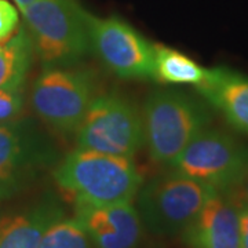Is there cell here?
<instances>
[{"mask_svg":"<svg viewBox=\"0 0 248 248\" xmlns=\"http://www.w3.org/2000/svg\"><path fill=\"white\" fill-rule=\"evenodd\" d=\"M78 148L133 157L145 145L142 112L119 94L97 95L76 131Z\"/></svg>","mask_w":248,"mask_h":248,"instance_id":"cell-6","label":"cell"},{"mask_svg":"<svg viewBox=\"0 0 248 248\" xmlns=\"http://www.w3.org/2000/svg\"><path fill=\"white\" fill-rule=\"evenodd\" d=\"M182 237L189 248H243L239 204L225 192H215Z\"/></svg>","mask_w":248,"mask_h":248,"instance_id":"cell-10","label":"cell"},{"mask_svg":"<svg viewBox=\"0 0 248 248\" xmlns=\"http://www.w3.org/2000/svg\"><path fill=\"white\" fill-rule=\"evenodd\" d=\"M205 68L181 51L155 45V80L167 84H192L203 81Z\"/></svg>","mask_w":248,"mask_h":248,"instance_id":"cell-15","label":"cell"},{"mask_svg":"<svg viewBox=\"0 0 248 248\" xmlns=\"http://www.w3.org/2000/svg\"><path fill=\"white\" fill-rule=\"evenodd\" d=\"M53 157L48 142L17 124H0V189L6 195L16 190L25 171Z\"/></svg>","mask_w":248,"mask_h":248,"instance_id":"cell-11","label":"cell"},{"mask_svg":"<svg viewBox=\"0 0 248 248\" xmlns=\"http://www.w3.org/2000/svg\"><path fill=\"white\" fill-rule=\"evenodd\" d=\"M239 217L241 246L243 248H248V199L239 204Z\"/></svg>","mask_w":248,"mask_h":248,"instance_id":"cell-19","label":"cell"},{"mask_svg":"<svg viewBox=\"0 0 248 248\" xmlns=\"http://www.w3.org/2000/svg\"><path fill=\"white\" fill-rule=\"evenodd\" d=\"M33 47L25 29L0 43V90L18 89L27 76Z\"/></svg>","mask_w":248,"mask_h":248,"instance_id":"cell-14","label":"cell"},{"mask_svg":"<svg viewBox=\"0 0 248 248\" xmlns=\"http://www.w3.org/2000/svg\"><path fill=\"white\" fill-rule=\"evenodd\" d=\"M145 145L153 161L171 166L186 146L210 127L203 101L178 90H156L142 109Z\"/></svg>","mask_w":248,"mask_h":248,"instance_id":"cell-2","label":"cell"},{"mask_svg":"<svg viewBox=\"0 0 248 248\" xmlns=\"http://www.w3.org/2000/svg\"><path fill=\"white\" fill-rule=\"evenodd\" d=\"M24 98L21 89L0 90V124L10 122L21 112Z\"/></svg>","mask_w":248,"mask_h":248,"instance_id":"cell-17","label":"cell"},{"mask_svg":"<svg viewBox=\"0 0 248 248\" xmlns=\"http://www.w3.org/2000/svg\"><path fill=\"white\" fill-rule=\"evenodd\" d=\"M58 187L75 204L131 203L142 185L133 157L76 148L54 170Z\"/></svg>","mask_w":248,"mask_h":248,"instance_id":"cell-1","label":"cell"},{"mask_svg":"<svg viewBox=\"0 0 248 248\" xmlns=\"http://www.w3.org/2000/svg\"><path fill=\"white\" fill-rule=\"evenodd\" d=\"M93 73L73 66L46 68L32 89L37 116L55 131L76 133L97 98Z\"/></svg>","mask_w":248,"mask_h":248,"instance_id":"cell-5","label":"cell"},{"mask_svg":"<svg viewBox=\"0 0 248 248\" xmlns=\"http://www.w3.org/2000/svg\"><path fill=\"white\" fill-rule=\"evenodd\" d=\"M244 184V190H246V197L248 199V177L246 178V181L243 182Z\"/></svg>","mask_w":248,"mask_h":248,"instance_id":"cell-21","label":"cell"},{"mask_svg":"<svg viewBox=\"0 0 248 248\" xmlns=\"http://www.w3.org/2000/svg\"><path fill=\"white\" fill-rule=\"evenodd\" d=\"M196 87L233 127L248 133V76L231 68L215 66L205 71L203 81Z\"/></svg>","mask_w":248,"mask_h":248,"instance_id":"cell-12","label":"cell"},{"mask_svg":"<svg viewBox=\"0 0 248 248\" xmlns=\"http://www.w3.org/2000/svg\"><path fill=\"white\" fill-rule=\"evenodd\" d=\"M4 196H6V193H4V192H3V190L0 189V199H1V197H4Z\"/></svg>","mask_w":248,"mask_h":248,"instance_id":"cell-22","label":"cell"},{"mask_svg":"<svg viewBox=\"0 0 248 248\" xmlns=\"http://www.w3.org/2000/svg\"><path fill=\"white\" fill-rule=\"evenodd\" d=\"M91 48L108 69L123 79H155V45L120 18L89 13Z\"/></svg>","mask_w":248,"mask_h":248,"instance_id":"cell-8","label":"cell"},{"mask_svg":"<svg viewBox=\"0 0 248 248\" xmlns=\"http://www.w3.org/2000/svg\"><path fill=\"white\" fill-rule=\"evenodd\" d=\"M171 169L225 192L248 177V146L225 131L208 127L186 146Z\"/></svg>","mask_w":248,"mask_h":248,"instance_id":"cell-7","label":"cell"},{"mask_svg":"<svg viewBox=\"0 0 248 248\" xmlns=\"http://www.w3.org/2000/svg\"><path fill=\"white\" fill-rule=\"evenodd\" d=\"M218 192L175 170L151 178L138 190V214L153 233H182Z\"/></svg>","mask_w":248,"mask_h":248,"instance_id":"cell-4","label":"cell"},{"mask_svg":"<svg viewBox=\"0 0 248 248\" xmlns=\"http://www.w3.org/2000/svg\"><path fill=\"white\" fill-rule=\"evenodd\" d=\"M33 51L47 68L73 66L91 50L89 13L75 0H36L21 10Z\"/></svg>","mask_w":248,"mask_h":248,"instance_id":"cell-3","label":"cell"},{"mask_svg":"<svg viewBox=\"0 0 248 248\" xmlns=\"http://www.w3.org/2000/svg\"><path fill=\"white\" fill-rule=\"evenodd\" d=\"M18 25V13L7 0H0V43L9 40Z\"/></svg>","mask_w":248,"mask_h":248,"instance_id":"cell-18","label":"cell"},{"mask_svg":"<svg viewBox=\"0 0 248 248\" xmlns=\"http://www.w3.org/2000/svg\"><path fill=\"white\" fill-rule=\"evenodd\" d=\"M16 3H17L18 9L19 10H24L25 7H28L29 4H32L33 1H36V0H14Z\"/></svg>","mask_w":248,"mask_h":248,"instance_id":"cell-20","label":"cell"},{"mask_svg":"<svg viewBox=\"0 0 248 248\" xmlns=\"http://www.w3.org/2000/svg\"><path fill=\"white\" fill-rule=\"evenodd\" d=\"M63 218L61 205L45 202L27 213L0 219V248H39L47 229Z\"/></svg>","mask_w":248,"mask_h":248,"instance_id":"cell-13","label":"cell"},{"mask_svg":"<svg viewBox=\"0 0 248 248\" xmlns=\"http://www.w3.org/2000/svg\"><path fill=\"white\" fill-rule=\"evenodd\" d=\"M87 240L76 218H61L47 229L39 248H87Z\"/></svg>","mask_w":248,"mask_h":248,"instance_id":"cell-16","label":"cell"},{"mask_svg":"<svg viewBox=\"0 0 248 248\" xmlns=\"http://www.w3.org/2000/svg\"><path fill=\"white\" fill-rule=\"evenodd\" d=\"M75 218L95 248H133L141 218L131 203L75 204Z\"/></svg>","mask_w":248,"mask_h":248,"instance_id":"cell-9","label":"cell"}]
</instances>
